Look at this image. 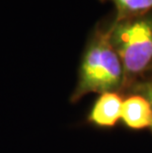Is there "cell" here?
<instances>
[{"label":"cell","mask_w":152,"mask_h":153,"mask_svg":"<svg viewBox=\"0 0 152 153\" xmlns=\"http://www.w3.org/2000/svg\"><path fill=\"white\" fill-rule=\"evenodd\" d=\"M121 119L124 123L132 129L150 128L152 123V105L139 94L128 97L124 100Z\"/></svg>","instance_id":"obj_4"},{"label":"cell","mask_w":152,"mask_h":153,"mask_svg":"<svg viewBox=\"0 0 152 153\" xmlns=\"http://www.w3.org/2000/svg\"><path fill=\"white\" fill-rule=\"evenodd\" d=\"M108 32L124 66L125 86L152 71V12L113 20Z\"/></svg>","instance_id":"obj_2"},{"label":"cell","mask_w":152,"mask_h":153,"mask_svg":"<svg viewBox=\"0 0 152 153\" xmlns=\"http://www.w3.org/2000/svg\"><path fill=\"white\" fill-rule=\"evenodd\" d=\"M150 128H151V131H152V123H151V126H150Z\"/></svg>","instance_id":"obj_7"},{"label":"cell","mask_w":152,"mask_h":153,"mask_svg":"<svg viewBox=\"0 0 152 153\" xmlns=\"http://www.w3.org/2000/svg\"><path fill=\"white\" fill-rule=\"evenodd\" d=\"M103 3L114 5L116 15L114 20L136 17L152 12V0H100Z\"/></svg>","instance_id":"obj_5"},{"label":"cell","mask_w":152,"mask_h":153,"mask_svg":"<svg viewBox=\"0 0 152 153\" xmlns=\"http://www.w3.org/2000/svg\"><path fill=\"white\" fill-rule=\"evenodd\" d=\"M125 86L122 60L109 37L108 27H96L80 60L76 86L70 101L75 103L91 93L116 92Z\"/></svg>","instance_id":"obj_1"},{"label":"cell","mask_w":152,"mask_h":153,"mask_svg":"<svg viewBox=\"0 0 152 153\" xmlns=\"http://www.w3.org/2000/svg\"><path fill=\"white\" fill-rule=\"evenodd\" d=\"M122 102L117 92L101 94L90 111L88 122L101 128L114 126L121 119Z\"/></svg>","instance_id":"obj_3"},{"label":"cell","mask_w":152,"mask_h":153,"mask_svg":"<svg viewBox=\"0 0 152 153\" xmlns=\"http://www.w3.org/2000/svg\"><path fill=\"white\" fill-rule=\"evenodd\" d=\"M134 94H139L146 98L152 105V78L148 80H144L142 82L134 83L132 86Z\"/></svg>","instance_id":"obj_6"}]
</instances>
